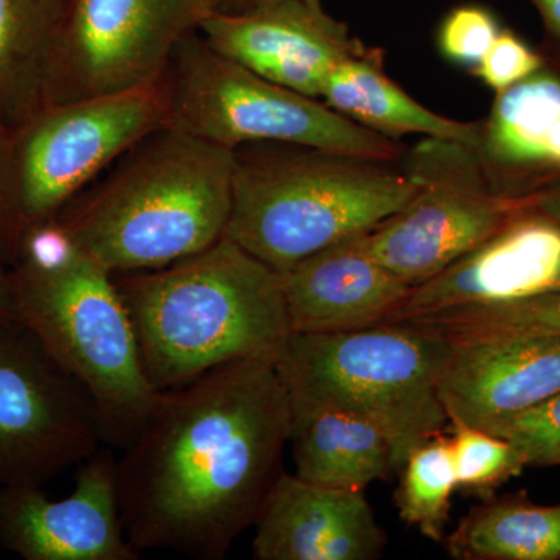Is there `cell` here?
I'll list each match as a JSON object with an SVG mask.
<instances>
[{"mask_svg":"<svg viewBox=\"0 0 560 560\" xmlns=\"http://www.w3.org/2000/svg\"><path fill=\"white\" fill-rule=\"evenodd\" d=\"M290 423L278 360L232 361L158 393L116 459L132 548L226 558L283 471Z\"/></svg>","mask_w":560,"mask_h":560,"instance_id":"1","label":"cell"},{"mask_svg":"<svg viewBox=\"0 0 560 560\" xmlns=\"http://www.w3.org/2000/svg\"><path fill=\"white\" fill-rule=\"evenodd\" d=\"M234 165V150L162 127L55 219L110 275L160 270L224 237Z\"/></svg>","mask_w":560,"mask_h":560,"instance_id":"2","label":"cell"},{"mask_svg":"<svg viewBox=\"0 0 560 560\" xmlns=\"http://www.w3.org/2000/svg\"><path fill=\"white\" fill-rule=\"evenodd\" d=\"M114 279L158 393L232 361L279 360L293 335L280 272L230 238Z\"/></svg>","mask_w":560,"mask_h":560,"instance_id":"3","label":"cell"},{"mask_svg":"<svg viewBox=\"0 0 560 560\" xmlns=\"http://www.w3.org/2000/svg\"><path fill=\"white\" fill-rule=\"evenodd\" d=\"M234 160L224 238L279 272L368 234L419 191L390 161L335 151L256 142L235 149Z\"/></svg>","mask_w":560,"mask_h":560,"instance_id":"4","label":"cell"},{"mask_svg":"<svg viewBox=\"0 0 560 560\" xmlns=\"http://www.w3.org/2000/svg\"><path fill=\"white\" fill-rule=\"evenodd\" d=\"M455 346L411 324L331 334H293L278 366L301 404L338 408L371 420L388 438L394 469L451 419L440 385Z\"/></svg>","mask_w":560,"mask_h":560,"instance_id":"5","label":"cell"},{"mask_svg":"<svg viewBox=\"0 0 560 560\" xmlns=\"http://www.w3.org/2000/svg\"><path fill=\"white\" fill-rule=\"evenodd\" d=\"M14 318L90 393L103 442L124 448L156 399L114 275L79 248L57 264L10 267Z\"/></svg>","mask_w":560,"mask_h":560,"instance_id":"6","label":"cell"},{"mask_svg":"<svg viewBox=\"0 0 560 560\" xmlns=\"http://www.w3.org/2000/svg\"><path fill=\"white\" fill-rule=\"evenodd\" d=\"M165 127L160 81L151 86L44 105L0 143V254L11 265L25 232L55 219L125 151Z\"/></svg>","mask_w":560,"mask_h":560,"instance_id":"7","label":"cell"},{"mask_svg":"<svg viewBox=\"0 0 560 560\" xmlns=\"http://www.w3.org/2000/svg\"><path fill=\"white\" fill-rule=\"evenodd\" d=\"M160 86L165 127L230 150L275 142L371 160L400 156L393 139L223 57L200 32L179 44Z\"/></svg>","mask_w":560,"mask_h":560,"instance_id":"8","label":"cell"},{"mask_svg":"<svg viewBox=\"0 0 560 560\" xmlns=\"http://www.w3.org/2000/svg\"><path fill=\"white\" fill-rule=\"evenodd\" d=\"M404 171L418 194L361 235V243L410 287L440 275L536 201V195L514 198L493 190L478 150L455 140L423 139L408 153Z\"/></svg>","mask_w":560,"mask_h":560,"instance_id":"9","label":"cell"},{"mask_svg":"<svg viewBox=\"0 0 560 560\" xmlns=\"http://www.w3.org/2000/svg\"><path fill=\"white\" fill-rule=\"evenodd\" d=\"M217 0H70L47 69L44 105L151 86Z\"/></svg>","mask_w":560,"mask_h":560,"instance_id":"10","label":"cell"},{"mask_svg":"<svg viewBox=\"0 0 560 560\" xmlns=\"http://www.w3.org/2000/svg\"><path fill=\"white\" fill-rule=\"evenodd\" d=\"M102 444L86 388L20 320L0 324V488L44 486Z\"/></svg>","mask_w":560,"mask_h":560,"instance_id":"11","label":"cell"},{"mask_svg":"<svg viewBox=\"0 0 560 560\" xmlns=\"http://www.w3.org/2000/svg\"><path fill=\"white\" fill-rule=\"evenodd\" d=\"M0 547L27 560H136L120 517L116 458L80 464L75 488L50 500L38 485L0 488Z\"/></svg>","mask_w":560,"mask_h":560,"instance_id":"12","label":"cell"},{"mask_svg":"<svg viewBox=\"0 0 560 560\" xmlns=\"http://www.w3.org/2000/svg\"><path fill=\"white\" fill-rule=\"evenodd\" d=\"M200 33L223 57L315 98L337 66L368 50L319 0H279L243 13L215 10Z\"/></svg>","mask_w":560,"mask_h":560,"instance_id":"13","label":"cell"},{"mask_svg":"<svg viewBox=\"0 0 560 560\" xmlns=\"http://www.w3.org/2000/svg\"><path fill=\"white\" fill-rule=\"evenodd\" d=\"M560 291V223L529 209L440 275L411 287L383 324Z\"/></svg>","mask_w":560,"mask_h":560,"instance_id":"14","label":"cell"},{"mask_svg":"<svg viewBox=\"0 0 560 560\" xmlns=\"http://www.w3.org/2000/svg\"><path fill=\"white\" fill-rule=\"evenodd\" d=\"M254 526L259 560H375L388 541L364 492L326 488L285 470Z\"/></svg>","mask_w":560,"mask_h":560,"instance_id":"15","label":"cell"},{"mask_svg":"<svg viewBox=\"0 0 560 560\" xmlns=\"http://www.w3.org/2000/svg\"><path fill=\"white\" fill-rule=\"evenodd\" d=\"M280 279L293 334L381 326L411 289L370 256L361 235L313 254Z\"/></svg>","mask_w":560,"mask_h":560,"instance_id":"16","label":"cell"},{"mask_svg":"<svg viewBox=\"0 0 560 560\" xmlns=\"http://www.w3.org/2000/svg\"><path fill=\"white\" fill-rule=\"evenodd\" d=\"M560 390V335L455 346L440 396L448 419L481 427Z\"/></svg>","mask_w":560,"mask_h":560,"instance_id":"17","label":"cell"},{"mask_svg":"<svg viewBox=\"0 0 560 560\" xmlns=\"http://www.w3.org/2000/svg\"><path fill=\"white\" fill-rule=\"evenodd\" d=\"M490 186L530 197L560 183V58L497 94L478 147Z\"/></svg>","mask_w":560,"mask_h":560,"instance_id":"18","label":"cell"},{"mask_svg":"<svg viewBox=\"0 0 560 560\" xmlns=\"http://www.w3.org/2000/svg\"><path fill=\"white\" fill-rule=\"evenodd\" d=\"M289 442L294 474L326 488L364 492L396 470L385 433L371 420L338 408L291 400Z\"/></svg>","mask_w":560,"mask_h":560,"instance_id":"19","label":"cell"},{"mask_svg":"<svg viewBox=\"0 0 560 560\" xmlns=\"http://www.w3.org/2000/svg\"><path fill=\"white\" fill-rule=\"evenodd\" d=\"M320 101L361 127L397 138L422 135L478 150L481 124L442 117L410 97L386 75L381 54L364 50L342 61L324 84Z\"/></svg>","mask_w":560,"mask_h":560,"instance_id":"20","label":"cell"},{"mask_svg":"<svg viewBox=\"0 0 560 560\" xmlns=\"http://www.w3.org/2000/svg\"><path fill=\"white\" fill-rule=\"evenodd\" d=\"M70 0H0V124L44 106L47 69Z\"/></svg>","mask_w":560,"mask_h":560,"instance_id":"21","label":"cell"},{"mask_svg":"<svg viewBox=\"0 0 560 560\" xmlns=\"http://www.w3.org/2000/svg\"><path fill=\"white\" fill-rule=\"evenodd\" d=\"M458 560H560V504H537L526 493L489 499L447 537Z\"/></svg>","mask_w":560,"mask_h":560,"instance_id":"22","label":"cell"},{"mask_svg":"<svg viewBox=\"0 0 560 560\" xmlns=\"http://www.w3.org/2000/svg\"><path fill=\"white\" fill-rule=\"evenodd\" d=\"M399 324L433 331L453 346L560 335V291L506 304L455 308Z\"/></svg>","mask_w":560,"mask_h":560,"instance_id":"23","label":"cell"},{"mask_svg":"<svg viewBox=\"0 0 560 560\" xmlns=\"http://www.w3.org/2000/svg\"><path fill=\"white\" fill-rule=\"evenodd\" d=\"M400 470L396 506L401 521L418 526L430 540H444L452 495L458 489L451 434L445 431L423 442L410 453Z\"/></svg>","mask_w":560,"mask_h":560,"instance_id":"24","label":"cell"},{"mask_svg":"<svg viewBox=\"0 0 560 560\" xmlns=\"http://www.w3.org/2000/svg\"><path fill=\"white\" fill-rule=\"evenodd\" d=\"M451 434L456 488L488 499L501 485L528 467L510 441L477 427L452 420Z\"/></svg>","mask_w":560,"mask_h":560,"instance_id":"25","label":"cell"},{"mask_svg":"<svg viewBox=\"0 0 560 560\" xmlns=\"http://www.w3.org/2000/svg\"><path fill=\"white\" fill-rule=\"evenodd\" d=\"M478 429L510 441L525 456L528 467L560 466V390L536 407Z\"/></svg>","mask_w":560,"mask_h":560,"instance_id":"26","label":"cell"},{"mask_svg":"<svg viewBox=\"0 0 560 560\" xmlns=\"http://www.w3.org/2000/svg\"><path fill=\"white\" fill-rule=\"evenodd\" d=\"M500 32V22L485 7H458L442 21L438 49L452 65L475 70Z\"/></svg>","mask_w":560,"mask_h":560,"instance_id":"27","label":"cell"},{"mask_svg":"<svg viewBox=\"0 0 560 560\" xmlns=\"http://www.w3.org/2000/svg\"><path fill=\"white\" fill-rule=\"evenodd\" d=\"M544 62L545 55L534 50L514 32L501 28L500 35L493 40L474 73L486 86L500 94L528 79L544 66Z\"/></svg>","mask_w":560,"mask_h":560,"instance_id":"28","label":"cell"},{"mask_svg":"<svg viewBox=\"0 0 560 560\" xmlns=\"http://www.w3.org/2000/svg\"><path fill=\"white\" fill-rule=\"evenodd\" d=\"M530 3L539 11L545 31L560 50V0H530Z\"/></svg>","mask_w":560,"mask_h":560,"instance_id":"29","label":"cell"},{"mask_svg":"<svg viewBox=\"0 0 560 560\" xmlns=\"http://www.w3.org/2000/svg\"><path fill=\"white\" fill-rule=\"evenodd\" d=\"M14 318L13 294H11L10 268L0 254V324Z\"/></svg>","mask_w":560,"mask_h":560,"instance_id":"30","label":"cell"},{"mask_svg":"<svg viewBox=\"0 0 560 560\" xmlns=\"http://www.w3.org/2000/svg\"><path fill=\"white\" fill-rule=\"evenodd\" d=\"M533 209L560 223V183L537 194Z\"/></svg>","mask_w":560,"mask_h":560,"instance_id":"31","label":"cell"},{"mask_svg":"<svg viewBox=\"0 0 560 560\" xmlns=\"http://www.w3.org/2000/svg\"><path fill=\"white\" fill-rule=\"evenodd\" d=\"M276 2L279 0H219L217 10L224 11V13H243V11L260 9V7Z\"/></svg>","mask_w":560,"mask_h":560,"instance_id":"32","label":"cell"},{"mask_svg":"<svg viewBox=\"0 0 560 560\" xmlns=\"http://www.w3.org/2000/svg\"><path fill=\"white\" fill-rule=\"evenodd\" d=\"M7 128L0 124V143H2L3 138H5Z\"/></svg>","mask_w":560,"mask_h":560,"instance_id":"33","label":"cell"},{"mask_svg":"<svg viewBox=\"0 0 560 560\" xmlns=\"http://www.w3.org/2000/svg\"><path fill=\"white\" fill-rule=\"evenodd\" d=\"M217 2H219V0H217Z\"/></svg>","mask_w":560,"mask_h":560,"instance_id":"34","label":"cell"}]
</instances>
